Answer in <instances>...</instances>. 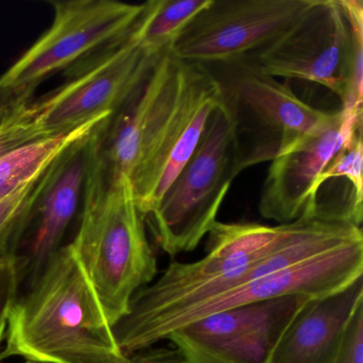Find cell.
<instances>
[{
    "label": "cell",
    "instance_id": "cell-4",
    "mask_svg": "<svg viewBox=\"0 0 363 363\" xmlns=\"http://www.w3.org/2000/svg\"><path fill=\"white\" fill-rule=\"evenodd\" d=\"M101 130L89 142L84 209L69 244L113 326L126 315L133 297L154 281L158 265L130 182L111 177L101 162Z\"/></svg>",
    "mask_w": 363,
    "mask_h": 363
},
{
    "label": "cell",
    "instance_id": "cell-15",
    "mask_svg": "<svg viewBox=\"0 0 363 363\" xmlns=\"http://www.w3.org/2000/svg\"><path fill=\"white\" fill-rule=\"evenodd\" d=\"M362 128L345 140L320 174L305 213L361 227L363 218Z\"/></svg>",
    "mask_w": 363,
    "mask_h": 363
},
{
    "label": "cell",
    "instance_id": "cell-23",
    "mask_svg": "<svg viewBox=\"0 0 363 363\" xmlns=\"http://www.w3.org/2000/svg\"><path fill=\"white\" fill-rule=\"evenodd\" d=\"M159 363H182L180 360L179 354H177L175 350H169L165 348L164 354L162 358L159 361Z\"/></svg>",
    "mask_w": 363,
    "mask_h": 363
},
{
    "label": "cell",
    "instance_id": "cell-1",
    "mask_svg": "<svg viewBox=\"0 0 363 363\" xmlns=\"http://www.w3.org/2000/svg\"><path fill=\"white\" fill-rule=\"evenodd\" d=\"M207 235L203 258L169 263L133 297L126 315L112 326L126 356L165 341L172 322L193 306L352 241L359 231L306 214L277 226L216 222Z\"/></svg>",
    "mask_w": 363,
    "mask_h": 363
},
{
    "label": "cell",
    "instance_id": "cell-5",
    "mask_svg": "<svg viewBox=\"0 0 363 363\" xmlns=\"http://www.w3.org/2000/svg\"><path fill=\"white\" fill-rule=\"evenodd\" d=\"M244 58L272 77L325 86L341 99L346 116L362 118L361 0H313L281 37Z\"/></svg>",
    "mask_w": 363,
    "mask_h": 363
},
{
    "label": "cell",
    "instance_id": "cell-7",
    "mask_svg": "<svg viewBox=\"0 0 363 363\" xmlns=\"http://www.w3.org/2000/svg\"><path fill=\"white\" fill-rule=\"evenodd\" d=\"M230 123L222 106L212 110L196 150L145 218L157 244L171 257L195 250L239 175Z\"/></svg>",
    "mask_w": 363,
    "mask_h": 363
},
{
    "label": "cell",
    "instance_id": "cell-25",
    "mask_svg": "<svg viewBox=\"0 0 363 363\" xmlns=\"http://www.w3.org/2000/svg\"><path fill=\"white\" fill-rule=\"evenodd\" d=\"M4 197V196H3ZM3 197L0 196V199H3Z\"/></svg>",
    "mask_w": 363,
    "mask_h": 363
},
{
    "label": "cell",
    "instance_id": "cell-8",
    "mask_svg": "<svg viewBox=\"0 0 363 363\" xmlns=\"http://www.w3.org/2000/svg\"><path fill=\"white\" fill-rule=\"evenodd\" d=\"M50 28L0 76L6 103L28 101L46 78L126 37L141 16V5L114 0L54 1Z\"/></svg>",
    "mask_w": 363,
    "mask_h": 363
},
{
    "label": "cell",
    "instance_id": "cell-2",
    "mask_svg": "<svg viewBox=\"0 0 363 363\" xmlns=\"http://www.w3.org/2000/svg\"><path fill=\"white\" fill-rule=\"evenodd\" d=\"M220 104V86L207 65L184 62L165 50L99 133L106 171L128 178L144 218L196 150Z\"/></svg>",
    "mask_w": 363,
    "mask_h": 363
},
{
    "label": "cell",
    "instance_id": "cell-14",
    "mask_svg": "<svg viewBox=\"0 0 363 363\" xmlns=\"http://www.w3.org/2000/svg\"><path fill=\"white\" fill-rule=\"evenodd\" d=\"M361 301L363 275L340 290L308 299L284 329L269 363H331Z\"/></svg>",
    "mask_w": 363,
    "mask_h": 363
},
{
    "label": "cell",
    "instance_id": "cell-16",
    "mask_svg": "<svg viewBox=\"0 0 363 363\" xmlns=\"http://www.w3.org/2000/svg\"><path fill=\"white\" fill-rule=\"evenodd\" d=\"M112 116H103L59 135L31 142L0 159V196L41 177L72 150L101 130Z\"/></svg>",
    "mask_w": 363,
    "mask_h": 363
},
{
    "label": "cell",
    "instance_id": "cell-12",
    "mask_svg": "<svg viewBox=\"0 0 363 363\" xmlns=\"http://www.w3.org/2000/svg\"><path fill=\"white\" fill-rule=\"evenodd\" d=\"M362 125L337 111L333 122L272 161L262 186L259 213L278 225L294 222L305 214L316 182L345 140Z\"/></svg>",
    "mask_w": 363,
    "mask_h": 363
},
{
    "label": "cell",
    "instance_id": "cell-11",
    "mask_svg": "<svg viewBox=\"0 0 363 363\" xmlns=\"http://www.w3.org/2000/svg\"><path fill=\"white\" fill-rule=\"evenodd\" d=\"M310 297L288 295L223 310L169 333L182 363H269L286 327Z\"/></svg>",
    "mask_w": 363,
    "mask_h": 363
},
{
    "label": "cell",
    "instance_id": "cell-17",
    "mask_svg": "<svg viewBox=\"0 0 363 363\" xmlns=\"http://www.w3.org/2000/svg\"><path fill=\"white\" fill-rule=\"evenodd\" d=\"M210 0H150L135 26L140 43L152 52L169 50L186 25Z\"/></svg>",
    "mask_w": 363,
    "mask_h": 363
},
{
    "label": "cell",
    "instance_id": "cell-9",
    "mask_svg": "<svg viewBox=\"0 0 363 363\" xmlns=\"http://www.w3.org/2000/svg\"><path fill=\"white\" fill-rule=\"evenodd\" d=\"M313 0H210L169 48L178 60L211 65L250 56L288 31Z\"/></svg>",
    "mask_w": 363,
    "mask_h": 363
},
{
    "label": "cell",
    "instance_id": "cell-18",
    "mask_svg": "<svg viewBox=\"0 0 363 363\" xmlns=\"http://www.w3.org/2000/svg\"><path fill=\"white\" fill-rule=\"evenodd\" d=\"M62 159L41 177L16 189L0 199V259L16 256L38 203Z\"/></svg>",
    "mask_w": 363,
    "mask_h": 363
},
{
    "label": "cell",
    "instance_id": "cell-22",
    "mask_svg": "<svg viewBox=\"0 0 363 363\" xmlns=\"http://www.w3.org/2000/svg\"><path fill=\"white\" fill-rule=\"evenodd\" d=\"M163 352L161 348L150 347L147 350L137 352L131 357V363H159L162 358ZM25 363H43L33 362V361H26Z\"/></svg>",
    "mask_w": 363,
    "mask_h": 363
},
{
    "label": "cell",
    "instance_id": "cell-19",
    "mask_svg": "<svg viewBox=\"0 0 363 363\" xmlns=\"http://www.w3.org/2000/svg\"><path fill=\"white\" fill-rule=\"evenodd\" d=\"M48 137L50 135L38 122L31 99L0 107V159L22 146Z\"/></svg>",
    "mask_w": 363,
    "mask_h": 363
},
{
    "label": "cell",
    "instance_id": "cell-6",
    "mask_svg": "<svg viewBox=\"0 0 363 363\" xmlns=\"http://www.w3.org/2000/svg\"><path fill=\"white\" fill-rule=\"evenodd\" d=\"M210 69L220 86V106L230 123L240 173L292 150L328 126L335 112L307 105L290 86L245 58Z\"/></svg>",
    "mask_w": 363,
    "mask_h": 363
},
{
    "label": "cell",
    "instance_id": "cell-24",
    "mask_svg": "<svg viewBox=\"0 0 363 363\" xmlns=\"http://www.w3.org/2000/svg\"><path fill=\"white\" fill-rule=\"evenodd\" d=\"M8 313L5 312H0V346L5 339L6 328H7ZM1 362V359H0Z\"/></svg>",
    "mask_w": 363,
    "mask_h": 363
},
{
    "label": "cell",
    "instance_id": "cell-13",
    "mask_svg": "<svg viewBox=\"0 0 363 363\" xmlns=\"http://www.w3.org/2000/svg\"><path fill=\"white\" fill-rule=\"evenodd\" d=\"M91 139L63 157L38 203L35 229L21 242L16 252L22 286L30 282L65 246L62 242L77 211L80 193L86 182Z\"/></svg>",
    "mask_w": 363,
    "mask_h": 363
},
{
    "label": "cell",
    "instance_id": "cell-20",
    "mask_svg": "<svg viewBox=\"0 0 363 363\" xmlns=\"http://www.w3.org/2000/svg\"><path fill=\"white\" fill-rule=\"evenodd\" d=\"M331 363H363V301L350 316Z\"/></svg>",
    "mask_w": 363,
    "mask_h": 363
},
{
    "label": "cell",
    "instance_id": "cell-3",
    "mask_svg": "<svg viewBox=\"0 0 363 363\" xmlns=\"http://www.w3.org/2000/svg\"><path fill=\"white\" fill-rule=\"evenodd\" d=\"M43 363H131L71 244L25 286L8 314L5 359Z\"/></svg>",
    "mask_w": 363,
    "mask_h": 363
},
{
    "label": "cell",
    "instance_id": "cell-10",
    "mask_svg": "<svg viewBox=\"0 0 363 363\" xmlns=\"http://www.w3.org/2000/svg\"><path fill=\"white\" fill-rule=\"evenodd\" d=\"M103 52L67 84L33 101L38 122L48 135L73 130L99 116H113L161 54L141 45L135 27Z\"/></svg>",
    "mask_w": 363,
    "mask_h": 363
},
{
    "label": "cell",
    "instance_id": "cell-21",
    "mask_svg": "<svg viewBox=\"0 0 363 363\" xmlns=\"http://www.w3.org/2000/svg\"><path fill=\"white\" fill-rule=\"evenodd\" d=\"M21 289L22 277L18 257L0 259V312L9 314Z\"/></svg>",
    "mask_w": 363,
    "mask_h": 363
}]
</instances>
